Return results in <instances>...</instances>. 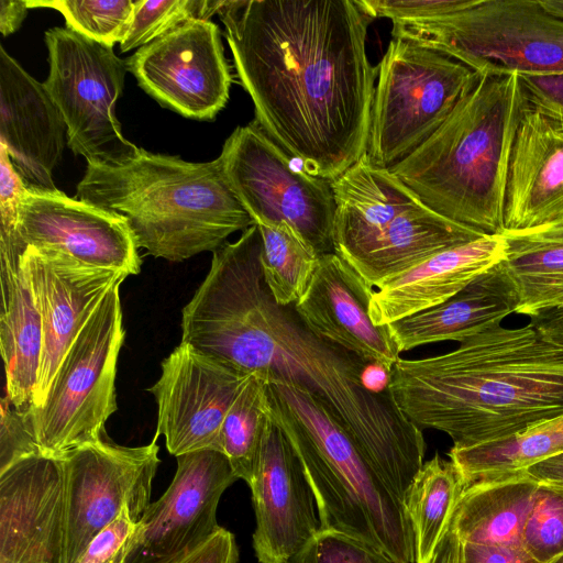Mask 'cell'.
I'll return each instance as SVG.
<instances>
[{
    "instance_id": "obj_42",
    "label": "cell",
    "mask_w": 563,
    "mask_h": 563,
    "mask_svg": "<svg viewBox=\"0 0 563 563\" xmlns=\"http://www.w3.org/2000/svg\"><path fill=\"white\" fill-rule=\"evenodd\" d=\"M180 563H239L234 534L220 527L207 542Z\"/></svg>"
},
{
    "instance_id": "obj_12",
    "label": "cell",
    "mask_w": 563,
    "mask_h": 563,
    "mask_svg": "<svg viewBox=\"0 0 563 563\" xmlns=\"http://www.w3.org/2000/svg\"><path fill=\"white\" fill-rule=\"evenodd\" d=\"M49 71L43 82L67 126V145L87 164L129 158L139 147L128 141L117 118L125 62L108 47L68 29L45 32Z\"/></svg>"
},
{
    "instance_id": "obj_13",
    "label": "cell",
    "mask_w": 563,
    "mask_h": 563,
    "mask_svg": "<svg viewBox=\"0 0 563 563\" xmlns=\"http://www.w3.org/2000/svg\"><path fill=\"white\" fill-rule=\"evenodd\" d=\"M156 439L124 446L103 439L62 457L65 475V563H77L90 541L129 506L139 522L151 504L161 463Z\"/></svg>"
},
{
    "instance_id": "obj_22",
    "label": "cell",
    "mask_w": 563,
    "mask_h": 563,
    "mask_svg": "<svg viewBox=\"0 0 563 563\" xmlns=\"http://www.w3.org/2000/svg\"><path fill=\"white\" fill-rule=\"evenodd\" d=\"M66 143V123L43 82L0 46V144L27 187L57 189L53 173Z\"/></svg>"
},
{
    "instance_id": "obj_11",
    "label": "cell",
    "mask_w": 563,
    "mask_h": 563,
    "mask_svg": "<svg viewBox=\"0 0 563 563\" xmlns=\"http://www.w3.org/2000/svg\"><path fill=\"white\" fill-rule=\"evenodd\" d=\"M224 177L254 224H289L318 255L334 253L331 181L294 167L255 122L238 126L221 154Z\"/></svg>"
},
{
    "instance_id": "obj_41",
    "label": "cell",
    "mask_w": 563,
    "mask_h": 563,
    "mask_svg": "<svg viewBox=\"0 0 563 563\" xmlns=\"http://www.w3.org/2000/svg\"><path fill=\"white\" fill-rule=\"evenodd\" d=\"M460 563H540L522 547L461 542Z\"/></svg>"
},
{
    "instance_id": "obj_21",
    "label": "cell",
    "mask_w": 563,
    "mask_h": 563,
    "mask_svg": "<svg viewBox=\"0 0 563 563\" xmlns=\"http://www.w3.org/2000/svg\"><path fill=\"white\" fill-rule=\"evenodd\" d=\"M373 291L344 260L328 253L319 256L295 310L314 334L388 375L400 353L387 325H376L371 318Z\"/></svg>"
},
{
    "instance_id": "obj_23",
    "label": "cell",
    "mask_w": 563,
    "mask_h": 563,
    "mask_svg": "<svg viewBox=\"0 0 563 563\" xmlns=\"http://www.w3.org/2000/svg\"><path fill=\"white\" fill-rule=\"evenodd\" d=\"M562 216L563 115L527 100L512 144L503 232L531 229Z\"/></svg>"
},
{
    "instance_id": "obj_1",
    "label": "cell",
    "mask_w": 563,
    "mask_h": 563,
    "mask_svg": "<svg viewBox=\"0 0 563 563\" xmlns=\"http://www.w3.org/2000/svg\"><path fill=\"white\" fill-rule=\"evenodd\" d=\"M261 254L256 224L213 252L207 276L183 309L181 342L234 371L313 395L402 503L423 464L422 430L400 411L387 385L369 383L375 366L314 334L295 305L274 300Z\"/></svg>"
},
{
    "instance_id": "obj_4",
    "label": "cell",
    "mask_w": 563,
    "mask_h": 563,
    "mask_svg": "<svg viewBox=\"0 0 563 563\" xmlns=\"http://www.w3.org/2000/svg\"><path fill=\"white\" fill-rule=\"evenodd\" d=\"M526 101L518 74L482 73L442 125L389 169L441 216L484 234H500L512 144Z\"/></svg>"
},
{
    "instance_id": "obj_24",
    "label": "cell",
    "mask_w": 563,
    "mask_h": 563,
    "mask_svg": "<svg viewBox=\"0 0 563 563\" xmlns=\"http://www.w3.org/2000/svg\"><path fill=\"white\" fill-rule=\"evenodd\" d=\"M505 250L501 234H485L428 257L374 289L372 320L387 325L446 301L495 267Z\"/></svg>"
},
{
    "instance_id": "obj_45",
    "label": "cell",
    "mask_w": 563,
    "mask_h": 563,
    "mask_svg": "<svg viewBox=\"0 0 563 563\" xmlns=\"http://www.w3.org/2000/svg\"><path fill=\"white\" fill-rule=\"evenodd\" d=\"M461 541L454 527L453 515L428 563H460Z\"/></svg>"
},
{
    "instance_id": "obj_3",
    "label": "cell",
    "mask_w": 563,
    "mask_h": 563,
    "mask_svg": "<svg viewBox=\"0 0 563 563\" xmlns=\"http://www.w3.org/2000/svg\"><path fill=\"white\" fill-rule=\"evenodd\" d=\"M386 385L420 430L442 431L456 448L494 442L563 415V345L530 323H498L451 352L399 358Z\"/></svg>"
},
{
    "instance_id": "obj_30",
    "label": "cell",
    "mask_w": 563,
    "mask_h": 563,
    "mask_svg": "<svg viewBox=\"0 0 563 563\" xmlns=\"http://www.w3.org/2000/svg\"><path fill=\"white\" fill-rule=\"evenodd\" d=\"M562 452L563 415L503 440L467 448L452 446L449 456L468 486L479 477L523 471Z\"/></svg>"
},
{
    "instance_id": "obj_6",
    "label": "cell",
    "mask_w": 563,
    "mask_h": 563,
    "mask_svg": "<svg viewBox=\"0 0 563 563\" xmlns=\"http://www.w3.org/2000/svg\"><path fill=\"white\" fill-rule=\"evenodd\" d=\"M272 419L283 430L313 489L321 529L360 539L398 563H415L404 504L389 490L346 431L310 393L267 380Z\"/></svg>"
},
{
    "instance_id": "obj_16",
    "label": "cell",
    "mask_w": 563,
    "mask_h": 563,
    "mask_svg": "<svg viewBox=\"0 0 563 563\" xmlns=\"http://www.w3.org/2000/svg\"><path fill=\"white\" fill-rule=\"evenodd\" d=\"M162 373L148 389L157 404L155 438L164 435L174 456L219 450L224 418L247 377L180 344L163 360Z\"/></svg>"
},
{
    "instance_id": "obj_48",
    "label": "cell",
    "mask_w": 563,
    "mask_h": 563,
    "mask_svg": "<svg viewBox=\"0 0 563 563\" xmlns=\"http://www.w3.org/2000/svg\"><path fill=\"white\" fill-rule=\"evenodd\" d=\"M551 563H563V554L559 556L556 560L552 561Z\"/></svg>"
},
{
    "instance_id": "obj_38",
    "label": "cell",
    "mask_w": 563,
    "mask_h": 563,
    "mask_svg": "<svg viewBox=\"0 0 563 563\" xmlns=\"http://www.w3.org/2000/svg\"><path fill=\"white\" fill-rule=\"evenodd\" d=\"M42 453L26 412L16 410L7 397L1 400L0 471L25 456Z\"/></svg>"
},
{
    "instance_id": "obj_31",
    "label": "cell",
    "mask_w": 563,
    "mask_h": 563,
    "mask_svg": "<svg viewBox=\"0 0 563 563\" xmlns=\"http://www.w3.org/2000/svg\"><path fill=\"white\" fill-rule=\"evenodd\" d=\"M266 383L255 373L247 377L224 418L219 437L220 452L227 456L235 476L249 486L271 418Z\"/></svg>"
},
{
    "instance_id": "obj_36",
    "label": "cell",
    "mask_w": 563,
    "mask_h": 563,
    "mask_svg": "<svg viewBox=\"0 0 563 563\" xmlns=\"http://www.w3.org/2000/svg\"><path fill=\"white\" fill-rule=\"evenodd\" d=\"M287 563H398L382 550L347 534L321 529Z\"/></svg>"
},
{
    "instance_id": "obj_26",
    "label": "cell",
    "mask_w": 563,
    "mask_h": 563,
    "mask_svg": "<svg viewBox=\"0 0 563 563\" xmlns=\"http://www.w3.org/2000/svg\"><path fill=\"white\" fill-rule=\"evenodd\" d=\"M515 297L495 267L446 301L387 324L399 353L465 339L515 313Z\"/></svg>"
},
{
    "instance_id": "obj_43",
    "label": "cell",
    "mask_w": 563,
    "mask_h": 563,
    "mask_svg": "<svg viewBox=\"0 0 563 563\" xmlns=\"http://www.w3.org/2000/svg\"><path fill=\"white\" fill-rule=\"evenodd\" d=\"M539 484L563 487V452L523 470Z\"/></svg>"
},
{
    "instance_id": "obj_28",
    "label": "cell",
    "mask_w": 563,
    "mask_h": 563,
    "mask_svg": "<svg viewBox=\"0 0 563 563\" xmlns=\"http://www.w3.org/2000/svg\"><path fill=\"white\" fill-rule=\"evenodd\" d=\"M538 485L525 471L486 475L470 483L453 511L460 541L521 547Z\"/></svg>"
},
{
    "instance_id": "obj_47",
    "label": "cell",
    "mask_w": 563,
    "mask_h": 563,
    "mask_svg": "<svg viewBox=\"0 0 563 563\" xmlns=\"http://www.w3.org/2000/svg\"><path fill=\"white\" fill-rule=\"evenodd\" d=\"M540 2L547 11L563 19V0H540Z\"/></svg>"
},
{
    "instance_id": "obj_33",
    "label": "cell",
    "mask_w": 563,
    "mask_h": 563,
    "mask_svg": "<svg viewBox=\"0 0 563 563\" xmlns=\"http://www.w3.org/2000/svg\"><path fill=\"white\" fill-rule=\"evenodd\" d=\"M26 4L58 11L66 27L108 47L122 42L134 9L131 0H26Z\"/></svg>"
},
{
    "instance_id": "obj_37",
    "label": "cell",
    "mask_w": 563,
    "mask_h": 563,
    "mask_svg": "<svg viewBox=\"0 0 563 563\" xmlns=\"http://www.w3.org/2000/svg\"><path fill=\"white\" fill-rule=\"evenodd\" d=\"M372 19L387 18L391 22L426 21L472 7L476 0H356Z\"/></svg>"
},
{
    "instance_id": "obj_29",
    "label": "cell",
    "mask_w": 563,
    "mask_h": 563,
    "mask_svg": "<svg viewBox=\"0 0 563 563\" xmlns=\"http://www.w3.org/2000/svg\"><path fill=\"white\" fill-rule=\"evenodd\" d=\"M467 483L457 466L435 454L408 487L404 507L415 538V563H428Z\"/></svg>"
},
{
    "instance_id": "obj_44",
    "label": "cell",
    "mask_w": 563,
    "mask_h": 563,
    "mask_svg": "<svg viewBox=\"0 0 563 563\" xmlns=\"http://www.w3.org/2000/svg\"><path fill=\"white\" fill-rule=\"evenodd\" d=\"M538 332L547 340L563 345V308L541 312L530 318Z\"/></svg>"
},
{
    "instance_id": "obj_25",
    "label": "cell",
    "mask_w": 563,
    "mask_h": 563,
    "mask_svg": "<svg viewBox=\"0 0 563 563\" xmlns=\"http://www.w3.org/2000/svg\"><path fill=\"white\" fill-rule=\"evenodd\" d=\"M25 249L19 236H0V350L5 397L22 412L33 406L43 350L42 317L23 262Z\"/></svg>"
},
{
    "instance_id": "obj_19",
    "label": "cell",
    "mask_w": 563,
    "mask_h": 563,
    "mask_svg": "<svg viewBox=\"0 0 563 563\" xmlns=\"http://www.w3.org/2000/svg\"><path fill=\"white\" fill-rule=\"evenodd\" d=\"M0 563H65L62 457L36 453L0 471Z\"/></svg>"
},
{
    "instance_id": "obj_32",
    "label": "cell",
    "mask_w": 563,
    "mask_h": 563,
    "mask_svg": "<svg viewBox=\"0 0 563 563\" xmlns=\"http://www.w3.org/2000/svg\"><path fill=\"white\" fill-rule=\"evenodd\" d=\"M257 227L264 280L277 303L295 305L303 295L320 255L285 222Z\"/></svg>"
},
{
    "instance_id": "obj_40",
    "label": "cell",
    "mask_w": 563,
    "mask_h": 563,
    "mask_svg": "<svg viewBox=\"0 0 563 563\" xmlns=\"http://www.w3.org/2000/svg\"><path fill=\"white\" fill-rule=\"evenodd\" d=\"M530 103L563 115V74L519 75Z\"/></svg>"
},
{
    "instance_id": "obj_27",
    "label": "cell",
    "mask_w": 563,
    "mask_h": 563,
    "mask_svg": "<svg viewBox=\"0 0 563 563\" xmlns=\"http://www.w3.org/2000/svg\"><path fill=\"white\" fill-rule=\"evenodd\" d=\"M500 234L505 257L495 268L515 297V313L531 318L563 308V216Z\"/></svg>"
},
{
    "instance_id": "obj_9",
    "label": "cell",
    "mask_w": 563,
    "mask_h": 563,
    "mask_svg": "<svg viewBox=\"0 0 563 563\" xmlns=\"http://www.w3.org/2000/svg\"><path fill=\"white\" fill-rule=\"evenodd\" d=\"M376 68L366 154L384 168L422 145L482 74L446 54L394 37Z\"/></svg>"
},
{
    "instance_id": "obj_39",
    "label": "cell",
    "mask_w": 563,
    "mask_h": 563,
    "mask_svg": "<svg viewBox=\"0 0 563 563\" xmlns=\"http://www.w3.org/2000/svg\"><path fill=\"white\" fill-rule=\"evenodd\" d=\"M129 506L88 544L77 563H123L136 530Z\"/></svg>"
},
{
    "instance_id": "obj_18",
    "label": "cell",
    "mask_w": 563,
    "mask_h": 563,
    "mask_svg": "<svg viewBox=\"0 0 563 563\" xmlns=\"http://www.w3.org/2000/svg\"><path fill=\"white\" fill-rule=\"evenodd\" d=\"M250 488L255 556L260 563H287L321 530V523L303 465L272 417Z\"/></svg>"
},
{
    "instance_id": "obj_14",
    "label": "cell",
    "mask_w": 563,
    "mask_h": 563,
    "mask_svg": "<svg viewBox=\"0 0 563 563\" xmlns=\"http://www.w3.org/2000/svg\"><path fill=\"white\" fill-rule=\"evenodd\" d=\"M124 62L146 93L183 117L211 121L229 100L232 75L210 20L187 21Z\"/></svg>"
},
{
    "instance_id": "obj_2",
    "label": "cell",
    "mask_w": 563,
    "mask_h": 563,
    "mask_svg": "<svg viewBox=\"0 0 563 563\" xmlns=\"http://www.w3.org/2000/svg\"><path fill=\"white\" fill-rule=\"evenodd\" d=\"M254 121L301 169L334 180L367 148L377 68L356 0H221Z\"/></svg>"
},
{
    "instance_id": "obj_35",
    "label": "cell",
    "mask_w": 563,
    "mask_h": 563,
    "mask_svg": "<svg viewBox=\"0 0 563 563\" xmlns=\"http://www.w3.org/2000/svg\"><path fill=\"white\" fill-rule=\"evenodd\" d=\"M521 547L540 563H551L563 554V487L538 485Z\"/></svg>"
},
{
    "instance_id": "obj_10",
    "label": "cell",
    "mask_w": 563,
    "mask_h": 563,
    "mask_svg": "<svg viewBox=\"0 0 563 563\" xmlns=\"http://www.w3.org/2000/svg\"><path fill=\"white\" fill-rule=\"evenodd\" d=\"M119 288L110 289L69 346L44 404L27 411L44 454L60 457L102 439L118 409L117 363L125 335Z\"/></svg>"
},
{
    "instance_id": "obj_46",
    "label": "cell",
    "mask_w": 563,
    "mask_h": 563,
    "mask_svg": "<svg viewBox=\"0 0 563 563\" xmlns=\"http://www.w3.org/2000/svg\"><path fill=\"white\" fill-rule=\"evenodd\" d=\"M26 0H0V32L3 36L15 32L27 14Z\"/></svg>"
},
{
    "instance_id": "obj_17",
    "label": "cell",
    "mask_w": 563,
    "mask_h": 563,
    "mask_svg": "<svg viewBox=\"0 0 563 563\" xmlns=\"http://www.w3.org/2000/svg\"><path fill=\"white\" fill-rule=\"evenodd\" d=\"M18 233L26 247L53 250L87 266L128 275L141 271L139 246L123 217L58 189L26 188Z\"/></svg>"
},
{
    "instance_id": "obj_5",
    "label": "cell",
    "mask_w": 563,
    "mask_h": 563,
    "mask_svg": "<svg viewBox=\"0 0 563 563\" xmlns=\"http://www.w3.org/2000/svg\"><path fill=\"white\" fill-rule=\"evenodd\" d=\"M77 195L123 217L139 247L170 262L214 252L254 224L219 158L191 163L139 147L120 162L87 164Z\"/></svg>"
},
{
    "instance_id": "obj_7",
    "label": "cell",
    "mask_w": 563,
    "mask_h": 563,
    "mask_svg": "<svg viewBox=\"0 0 563 563\" xmlns=\"http://www.w3.org/2000/svg\"><path fill=\"white\" fill-rule=\"evenodd\" d=\"M331 186L334 253L371 289L441 251L485 235L432 210L366 153Z\"/></svg>"
},
{
    "instance_id": "obj_15",
    "label": "cell",
    "mask_w": 563,
    "mask_h": 563,
    "mask_svg": "<svg viewBox=\"0 0 563 563\" xmlns=\"http://www.w3.org/2000/svg\"><path fill=\"white\" fill-rule=\"evenodd\" d=\"M176 460L169 486L143 512L123 563H180L220 528V498L239 479L227 456L201 450Z\"/></svg>"
},
{
    "instance_id": "obj_34",
    "label": "cell",
    "mask_w": 563,
    "mask_h": 563,
    "mask_svg": "<svg viewBox=\"0 0 563 563\" xmlns=\"http://www.w3.org/2000/svg\"><path fill=\"white\" fill-rule=\"evenodd\" d=\"M221 0H136L120 51L140 48L190 20H209Z\"/></svg>"
},
{
    "instance_id": "obj_20",
    "label": "cell",
    "mask_w": 563,
    "mask_h": 563,
    "mask_svg": "<svg viewBox=\"0 0 563 563\" xmlns=\"http://www.w3.org/2000/svg\"><path fill=\"white\" fill-rule=\"evenodd\" d=\"M43 325L41 368L31 409L41 407L69 346L126 273L87 266L59 252L27 246L23 253Z\"/></svg>"
},
{
    "instance_id": "obj_8",
    "label": "cell",
    "mask_w": 563,
    "mask_h": 563,
    "mask_svg": "<svg viewBox=\"0 0 563 563\" xmlns=\"http://www.w3.org/2000/svg\"><path fill=\"white\" fill-rule=\"evenodd\" d=\"M391 35L446 54L478 73L563 74V19L540 0H476L431 20L393 22Z\"/></svg>"
}]
</instances>
